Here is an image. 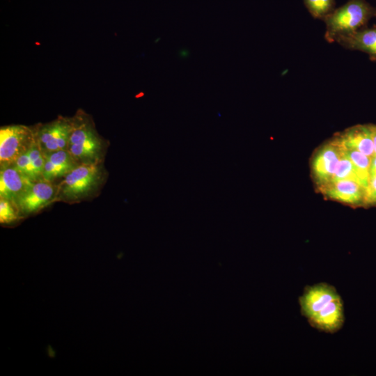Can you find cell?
<instances>
[{
	"label": "cell",
	"instance_id": "obj_1",
	"mask_svg": "<svg viewBox=\"0 0 376 376\" xmlns=\"http://www.w3.org/2000/svg\"><path fill=\"white\" fill-rule=\"evenodd\" d=\"M299 303L301 315L312 327L329 334L342 328L345 322L343 301L334 286L324 282L307 285Z\"/></svg>",
	"mask_w": 376,
	"mask_h": 376
},
{
	"label": "cell",
	"instance_id": "obj_2",
	"mask_svg": "<svg viewBox=\"0 0 376 376\" xmlns=\"http://www.w3.org/2000/svg\"><path fill=\"white\" fill-rule=\"evenodd\" d=\"M109 142L97 132L93 119L83 109L73 116V127L66 150L79 164L104 162Z\"/></svg>",
	"mask_w": 376,
	"mask_h": 376
},
{
	"label": "cell",
	"instance_id": "obj_3",
	"mask_svg": "<svg viewBox=\"0 0 376 376\" xmlns=\"http://www.w3.org/2000/svg\"><path fill=\"white\" fill-rule=\"evenodd\" d=\"M107 178L104 164H80L57 184L56 202L79 203L96 196Z\"/></svg>",
	"mask_w": 376,
	"mask_h": 376
},
{
	"label": "cell",
	"instance_id": "obj_4",
	"mask_svg": "<svg viewBox=\"0 0 376 376\" xmlns=\"http://www.w3.org/2000/svg\"><path fill=\"white\" fill-rule=\"evenodd\" d=\"M373 17H376V8L367 1L348 0L322 20L326 28L324 38L328 42H336L365 27Z\"/></svg>",
	"mask_w": 376,
	"mask_h": 376
},
{
	"label": "cell",
	"instance_id": "obj_5",
	"mask_svg": "<svg viewBox=\"0 0 376 376\" xmlns=\"http://www.w3.org/2000/svg\"><path fill=\"white\" fill-rule=\"evenodd\" d=\"M36 141L35 127L8 125L0 128L1 167L13 164Z\"/></svg>",
	"mask_w": 376,
	"mask_h": 376
},
{
	"label": "cell",
	"instance_id": "obj_6",
	"mask_svg": "<svg viewBox=\"0 0 376 376\" xmlns=\"http://www.w3.org/2000/svg\"><path fill=\"white\" fill-rule=\"evenodd\" d=\"M34 127L36 140L45 155L66 150L73 127V116H58L50 122Z\"/></svg>",
	"mask_w": 376,
	"mask_h": 376
},
{
	"label": "cell",
	"instance_id": "obj_7",
	"mask_svg": "<svg viewBox=\"0 0 376 376\" xmlns=\"http://www.w3.org/2000/svg\"><path fill=\"white\" fill-rule=\"evenodd\" d=\"M57 184L46 180L31 182L17 199L21 214L25 216L36 213L56 202Z\"/></svg>",
	"mask_w": 376,
	"mask_h": 376
},
{
	"label": "cell",
	"instance_id": "obj_8",
	"mask_svg": "<svg viewBox=\"0 0 376 376\" xmlns=\"http://www.w3.org/2000/svg\"><path fill=\"white\" fill-rule=\"evenodd\" d=\"M341 155V147L334 139L322 145L312 159L313 178L317 187L331 180Z\"/></svg>",
	"mask_w": 376,
	"mask_h": 376
},
{
	"label": "cell",
	"instance_id": "obj_9",
	"mask_svg": "<svg viewBox=\"0 0 376 376\" xmlns=\"http://www.w3.org/2000/svg\"><path fill=\"white\" fill-rule=\"evenodd\" d=\"M318 188L331 200L350 205H363L365 188L356 181H333Z\"/></svg>",
	"mask_w": 376,
	"mask_h": 376
},
{
	"label": "cell",
	"instance_id": "obj_10",
	"mask_svg": "<svg viewBox=\"0 0 376 376\" xmlns=\"http://www.w3.org/2000/svg\"><path fill=\"white\" fill-rule=\"evenodd\" d=\"M333 139L344 148L359 151L370 158L375 155L369 124L348 127Z\"/></svg>",
	"mask_w": 376,
	"mask_h": 376
},
{
	"label": "cell",
	"instance_id": "obj_11",
	"mask_svg": "<svg viewBox=\"0 0 376 376\" xmlns=\"http://www.w3.org/2000/svg\"><path fill=\"white\" fill-rule=\"evenodd\" d=\"M45 155L42 171L44 180L54 182L62 179L79 164L67 150L54 151Z\"/></svg>",
	"mask_w": 376,
	"mask_h": 376
},
{
	"label": "cell",
	"instance_id": "obj_12",
	"mask_svg": "<svg viewBox=\"0 0 376 376\" xmlns=\"http://www.w3.org/2000/svg\"><path fill=\"white\" fill-rule=\"evenodd\" d=\"M31 181L13 165L1 167L0 198L16 202Z\"/></svg>",
	"mask_w": 376,
	"mask_h": 376
},
{
	"label": "cell",
	"instance_id": "obj_13",
	"mask_svg": "<svg viewBox=\"0 0 376 376\" xmlns=\"http://www.w3.org/2000/svg\"><path fill=\"white\" fill-rule=\"evenodd\" d=\"M45 155L37 140L30 149L20 156L13 165L24 175L31 181L42 180V171Z\"/></svg>",
	"mask_w": 376,
	"mask_h": 376
},
{
	"label": "cell",
	"instance_id": "obj_14",
	"mask_svg": "<svg viewBox=\"0 0 376 376\" xmlns=\"http://www.w3.org/2000/svg\"><path fill=\"white\" fill-rule=\"evenodd\" d=\"M336 42L345 49L364 52L370 60L376 61V26L363 27L338 39Z\"/></svg>",
	"mask_w": 376,
	"mask_h": 376
},
{
	"label": "cell",
	"instance_id": "obj_15",
	"mask_svg": "<svg viewBox=\"0 0 376 376\" xmlns=\"http://www.w3.org/2000/svg\"><path fill=\"white\" fill-rule=\"evenodd\" d=\"M343 148L346 155L349 157L354 166L361 185L366 188L370 178L371 158L359 151L344 147Z\"/></svg>",
	"mask_w": 376,
	"mask_h": 376
},
{
	"label": "cell",
	"instance_id": "obj_16",
	"mask_svg": "<svg viewBox=\"0 0 376 376\" xmlns=\"http://www.w3.org/2000/svg\"><path fill=\"white\" fill-rule=\"evenodd\" d=\"M340 147L341 155L337 169L330 182L348 180L356 181L361 184L353 164L346 155L343 148L341 146Z\"/></svg>",
	"mask_w": 376,
	"mask_h": 376
},
{
	"label": "cell",
	"instance_id": "obj_17",
	"mask_svg": "<svg viewBox=\"0 0 376 376\" xmlns=\"http://www.w3.org/2000/svg\"><path fill=\"white\" fill-rule=\"evenodd\" d=\"M312 17L323 20L336 8V0H303Z\"/></svg>",
	"mask_w": 376,
	"mask_h": 376
},
{
	"label": "cell",
	"instance_id": "obj_18",
	"mask_svg": "<svg viewBox=\"0 0 376 376\" xmlns=\"http://www.w3.org/2000/svg\"><path fill=\"white\" fill-rule=\"evenodd\" d=\"M23 218L17 204L10 200L0 198V221L10 224Z\"/></svg>",
	"mask_w": 376,
	"mask_h": 376
},
{
	"label": "cell",
	"instance_id": "obj_19",
	"mask_svg": "<svg viewBox=\"0 0 376 376\" xmlns=\"http://www.w3.org/2000/svg\"><path fill=\"white\" fill-rule=\"evenodd\" d=\"M376 205V174L370 175L368 185L365 188L363 205Z\"/></svg>",
	"mask_w": 376,
	"mask_h": 376
},
{
	"label": "cell",
	"instance_id": "obj_20",
	"mask_svg": "<svg viewBox=\"0 0 376 376\" xmlns=\"http://www.w3.org/2000/svg\"><path fill=\"white\" fill-rule=\"evenodd\" d=\"M369 127L371 131L373 141V148L374 153L376 155V125L369 124Z\"/></svg>",
	"mask_w": 376,
	"mask_h": 376
},
{
	"label": "cell",
	"instance_id": "obj_21",
	"mask_svg": "<svg viewBox=\"0 0 376 376\" xmlns=\"http://www.w3.org/2000/svg\"><path fill=\"white\" fill-rule=\"evenodd\" d=\"M376 174V155L371 158L370 176Z\"/></svg>",
	"mask_w": 376,
	"mask_h": 376
},
{
	"label": "cell",
	"instance_id": "obj_22",
	"mask_svg": "<svg viewBox=\"0 0 376 376\" xmlns=\"http://www.w3.org/2000/svg\"><path fill=\"white\" fill-rule=\"evenodd\" d=\"M179 54H180L181 58H186L189 54V52L187 49H182L180 52Z\"/></svg>",
	"mask_w": 376,
	"mask_h": 376
},
{
	"label": "cell",
	"instance_id": "obj_23",
	"mask_svg": "<svg viewBox=\"0 0 376 376\" xmlns=\"http://www.w3.org/2000/svg\"><path fill=\"white\" fill-rule=\"evenodd\" d=\"M376 8V7H375Z\"/></svg>",
	"mask_w": 376,
	"mask_h": 376
}]
</instances>
